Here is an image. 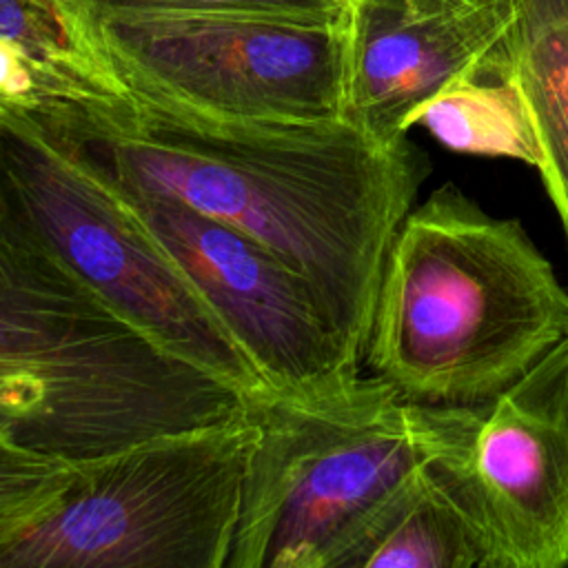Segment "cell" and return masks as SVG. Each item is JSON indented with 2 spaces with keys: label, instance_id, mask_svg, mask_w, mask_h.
Segmentation results:
<instances>
[{
  "label": "cell",
  "instance_id": "obj_1",
  "mask_svg": "<svg viewBox=\"0 0 568 568\" xmlns=\"http://www.w3.org/2000/svg\"><path fill=\"white\" fill-rule=\"evenodd\" d=\"M22 106L104 180L175 197L264 244L308 280L366 362L390 244L430 173L408 135L382 140L346 118H217L129 93Z\"/></svg>",
  "mask_w": 568,
  "mask_h": 568
},
{
  "label": "cell",
  "instance_id": "obj_2",
  "mask_svg": "<svg viewBox=\"0 0 568 568\" xmlns=\"http://www.w3.org/2000/svg\"><path fill=\"white\" fill-rule=\"evenodd\" d=\"M246 402L0 222V428L18 444L80 466Z\"/></svg>",
  "mask_w": 568,
  "mask_h": 568
},
{
  "label": "cell",
  "instance_id": "obj_3",
  "mask_svg": "<svg viewBox=\"0 0 568 568\" xmlns=\"http://www.w3.org/2000/svg\"><path fill=\"white\" fill-rule=\"evenodd\" d=\"M566 335L568 291L521 222L442 184L395 233L364 364L406 399L468 406Z\"/></svg>",
  "mask_w": 568,
  "mask_h": 568
},
{
  "label": "cell",
  "instance_id": "obj_4",
  "mask_svg": "<svg viewBox=\"0 0 568 568\" xmlns=\"http://www.w3.org/2000/svg\"><path fill=\"white\" fill-rule=\"evenodd\" d=\"M246 415L253 435L226 568H337L388 497L448 446L459 406L355 375L268 390Z\"/></svg>",
  "mask_w": 568,
  "mask_h": 568
},
{
  "label": "cell",
  "instance_id": "obj_5",
  "mask_svg": "<svg viewBox=\"0 0 568 568\" xmlns=\"http://www.w3.org/2000/svg\"><path fill=\"white\" fill-rule=\"evenodd\" d=\"M0 222L178 357L246 399L273 390L118 193L29 109L0 100Z\"/></svg>",
  "mask_w": 568,
  "mask_h": 568
},
{
  "label": "cell",
  "instance_id": "obj_6",
  "mask_svg": "<svg viewBox=\"0 0 568 568\" xmlns=\"http://www.w3.org/2000/svg\"><path fill=\"white\" fill-rule=\"evenodd\" d=\"M253 426L240 415L78 466L0 568H226Z\"/></svg>",
  "mask_w": 568,
  "mask_h": 568
},
{
  "label": "cell",
  "instance_id": "obj_7",
  "mask_svg": "<svg viewBox=\"0 0 568 568\" xmlns=\"http://www.w3.org/2000/svg\"><path fill=\"white\" fill-rule=\"evenodd\" d=\"M89 27L129 95L242 120L344 118L346 18L95 13Z\"/></svg>",
  "mask_w": 568,
  "mask_h": 568
},
{
  "label": "cell",
  "instance_id": "obj_8",
  "mask_svg": "<svg viewBox=\"0 0 568 568\" xmlns=\"http://www.w3.org/2000/svg\"><path fill=\"white\" fill-rule=\"evenodd\" d=\"M104 182L273 390L317 388L359 375L362 364L346 348L315 288L264 244L175 197Z\"/></svg>",
  "mask_w": 568,
  "mask_h": 568
},
{
  "label": "cell",
  "instance_id": "obj_9",
  "mask_svg": "<svg viewBox=\"0 0 568 568\" xmlns=\"http://www.w3.org/2000/svg\"><path fill=\"white\" fill-rule=\"evenodd\" d=\"M433 462L506 568H568V335L499 395L459 406Z\"/></svg>",
  "mask_w": 568,
  "mask_h": 568
},
{
  "label": "cell",
  "instance_id": "obj_10",
  "mask_svg": "<svg viewBox=\"0 0 568 568\" xmlns=\"http://www.w3.org/2000/svg\"><path fill=\"white\" fill-rule=\"evenodd\" d=\"M519 0H348L344 118L382 140L408 135L417 113L515 24Z\"/></svg>",
  "mask_w": 568,
  "mask_h": 568
},
{
  "label": "cell",
  "instance_id": "obj_11",
  "mask_svg": "<svg viewBox=\"0 0 568 568\" xmlns=\"http://www.w3.org/2000/svg\"><path fill=\"white\" fill-rule=\"evenodd\" d=\"M337 568H506L446 473L422 464L342 552Z\"/></svg>",
  "mask_w": 568,
  "mask_h": 568
},
{
  "label": "cell",
  "instance_id": "obj_12",
  "mask_svg": "<svg viewBox=\"0 0 568 568\" xmlns=\"http://www.w3.org/2000/svg\"><path fill=\"white\" fill-rule=\"evenodd\" d=\"M415 124L453 151L510 158L539 169V138L515 75L510 31L424 104Z\"/></svg>",
  "mask_w": 568,
  "mask_h": 568
},
{
  "label": "cell",
  "instance_id": "obj_13",
  "mask_svg": "<svg viewBox=\"0 0 568 568\" xmlns=\"http://www.w3.org/2000/svg\"><path fill=\"white\" fill-rule=\"evenodd\" d=\"M510 51L539 138L537 171L568 240V0H519Z\"/></svg>",
  "mask_w": 568,
  "mask_h": 568
},
{
  "label": "cell",
  "instance_id": "obj_14",
  "mask_svg": "<svg viewBox=\"0 0 568 568\" xmlns=\"http://www.w3.org/2000/svg\"><path fill=\"white\" fill-rule=\"evenodd\" d=\"M0 42L38 69L55 98L126 95L71 0H0Z\"/></svg>",
  "mask_w": 568,
  "mask_h": 568
},
{
  "label": "cell",
  "instance_id": "obj_15",
  "mask_svg": "<svg viewBox=\"0 0 568 568\" xmlns=\"http://www.w3.org/2000/svg\"><path fill=\"white\" fill-rule=\"evenodd\" d=\"M75 475V464L36 453L0 428V550L42 519Z\"/></svg>",
  "mask_w": 568,
  "mask_h": 568
},
{
  "label": "cell",
  "instance_id": "obj_16",
  "mask_svg": "<svg viewBox=\"0 0 568 568\" xmlns=\"http://www.w3.org/2000/svg\"><path fill=\"white\" fill-rule=\"evenodd\" d=\"M82 13H262L342 22L348 0H71Z\"/></svg>",
  "mask_w": 568,
  "mask_h": 568
},
{
  "label": "cell",
  "instance_id": "obj_17",
  "mask_svg": "<svg viewBox=\"0 0 568 568\" xmlns=\"http://www.w3.org/2000/svg\"><path fill=\"white\" fill-rule=\"evenodd\" d=\"M55 98L42 73L16 49L0 42V100L4 102H38Z\"/></svg>",
  "mask_w": 568,
  "mask_h": 568
}]
</instances>
